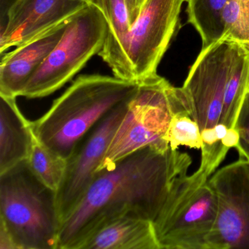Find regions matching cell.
Masks as SVG:
<instances>
[{"mask_svg": "<svg viewBox=\"0 0 249 249\" xmlns=\"http://www.w3.org/2000/svg\"><path fill=\"white\" fill-rule=\"evenodd\" d=\"M192 163L187 153L149 145L96 173L81 203L60 226L57 249H78L90 233L118 215L136 214L154 222L175 180Z\"/></svg>", "mask_w": 249, "mask_h": 249, "instance_id": "6da1fadb", "label": "cell"}, {"mask_svg": "<svg viewBox=\"0 0 249 249\" xmlns=\"http://www.w3.org/2000/svg\"><path fill=\"white\" fill-rule=\"evenodd\" d=\"M139 87L140 82L116 76L81 75L47 113L31 122L33 134L45 146L68 160L93 126L115 107L131 100Z\"/></svg>", "mask_w": 249, "mask_h": 249, "instance_id": "7a4b0ae2", "label": "cell"}, {"mask_svg": "<svg viewBox=\"0 0 249 249\" xmlns=\"http://www.w3.org/2000/svg\"><path fill=\"white\" fill-rule=\"evenodd\" d=\"M59 228L55 192L36 178L27 161L0 175V230L13 249H57Z\"/></svg>", "mask_w": 249, "mask_h": 249, "instance_id": "3957f363", "label": "cell"}, {"mask_svg": "<svg viewBox=\"0 0 249 249\" xmlns=\"http://www.w3.org/2000/svg\"><path fill=\"white\" fill-rule=\"evenodd\" d=\"M176 114L190 116L182 88L173 87L158 74L141 81L97 173L110 170L119 160L144 147L169 148L165 135Z\"/></svg>", "mask_w": 249, "mask_h": 249, "instance_id": "277c9868", "label": "cell"}, {"mask_svg": "<svg viewBox=\"0 0 249 249\" xmlns=\"http://www.w3.org/2000/svg\"><path fill=\"white\" fill-rule=\"evenodd\" d=\"M209 175L198 168L175 180L154 221L160 249H207L216 219V195L208 185Z\"/></svg>", "mask_w": 249, "mask_h": 249, "instance_id": "5b68a950", "label": "cell"}, {"mask_svg": "<svg viewBox=\"0 0 249 249\" xmlns=\"http://www.w3.org/2000/svg\"><path fill=\"white\" fill-rule=\"evenodd\" d=\"M185 0H147L120 43L103 58L113 75L141 82L157 75L168 49Z\"/></svg>", "mask_w": 249, "mask_h": 249, "instance_id": "8992f818", "label": "cell"}, {"mask_svg": "<svg viewBox=\"0 0 249 249\" xmlns=\"http://www.w3.org/2000/svg\"><path fill=\"white\" fill-rule=\"evenodd\" d=\"M108 30L104 13L88 4L70 18L62 38L30 80L21 96L42 98L62 88L92 56L100 53Z\"/></svg>", "mask_w": 249, "mask_h": 249, "instance_id": "52a82bcc", "label": "cell"}, {"mask_svg": "<svg viewBox=\"0 0 249 249\" xmlns=\"http://www.w3.org/2000/svg\"><path fill=\"white\" fill-rule=\"evenodd\" d=\"M131 100L119 105L99 121L80 141L72 155L67 160L65 177L55 193L56 209L60 226L84 199L116 130L127 112Z\"/></svg>", "mask_w": 249, "mask_h": 249, "instance_id": "ba28073f", "label": "cell"}, {"mask_svg": "<svg viewBox=\"0 0 249 249\" xmlns=\"http://www.w3.org/2000/svg\"><path fill=\"white\" fill-rule=\"evenodd\" d=\"M240 45L222 37L205 49L192 65L183 89L191 118L201 131L219 123L224 93Z\"/></svg>", "mask_w": 249, "mask_h": 249, "instance_id": "9c48e42d", "label": "cell"}, {"mask_svg": "<svg viewBox=\"0 0 249 249\" xmlns=\"http://www.w3.org/2000/svg\"><path fill=\"white\" fill-rule=\"evenodd\" d=\"M218 202L207 249H249V160H239L208 179Z\"/></svg>", "mask_w": 249, "mask_h": 249, "instance_id": "30bf717a", "label": "cell"}, {"mask_svg": "<svg viewBox=\"0 0 249 249\" xmlns=\"http://www.w3.org/2000/svg\"><path fill=\"white\" fill-rule=\"evenodd\" d=\"M87 5L86 0H18L0 37V55L68 21Z\"/></svg>", "mask_w": 249, "mask_h": 249, "instance_id": "8fae6325", "label": "cell"}, {"mask_svg": "<svg viewBox=\"0 0 249 249\" xmlns=\"http://www.w3.org/2000/svg\"><path fill=\"white\" fill-rule=\"evenodd\" d=\"M69 20L17 46L12 52L1 55L0 95L21 96L30 80L62 38Z\"/></svg>", "mask_w": 249, "mask_h": 249, "instance_id": "7c38bea8", "label": "cell"}, {"mask_svg": "<svg viewBox=\"0 0 249 249\" xmlns=\"http://www.w3.org/2000/svg\"><path fill=\"white\" fill-rule=\"evenodd\" d=\"M78 249H160V246L152 221L126 213L99 226Z\"/></svg>", "mask_w": 249, "mask_h": 249, "instance_id": "4fadbf2b", "label": "cell"}, {"mask_svg": "<svg viewBox=\"0 0 249 249\" xmlns=\"http://www.w3.org/2000/svg\"><path fill=\"white\" fill-rule=\"evenodd\" d=\"M34 134L20 111L17 97L0 95V175L27 161Z\"/></svg>", "mask_w": 249, "mask_h": 249, "instance_id": "5bb4252c", "label": "cell"}, {"mask_svg": "<svg viewBox=\"0 0 249 249\" xmlns=\"http://www.w3.org/2000/svg\"><path fill=\"white\" fill-rule=\"evenodd\" d=\"M249 51L240 46L231 65L224 93L219 123L228 129L234 128L237 115L248 92Z\"/></svg>", "mask_w": 249, "mask_h": 249, "instance_id": "9a60e30c", "label": "cell"}, {"mask_svg": "<svg viewBox=\"0 0 249 249\" xmlns=\"http://www.w3.org/2000/svg\"><path fill=\"white\" fill-rule=\"evenodd\" d=\"M228 0H187L188 22L199 33L202 49L223 37L222 13Z\"/></svg>", "mask_w": 249, "mask_h": 249, "instance_id": "2e32d148", "label": "cell"}, {"mask_svg": "<svg viewBox=\"0 0 249 249\" xmlns=\"http://www.w3.org/2000/svg\"><path fill=\"white\" fill-rule=\"evenodd\" d=\"M27 161L36 178L56 193L65 177L68 164L66 159L45 146L34 135Z\"/></svg>", "mask_w": 249, "mask_h": 249, "instance_id": "e0dca14e", "label": "cell"}, {"mask_svg": "<svg viewBox=\"0 0 249 249\" xmlns=\"http://www.w3.org/2000/svg\"><path fill=\"white\" fill-rule=\"evenodd\" d=\"M223 37L249 51V0H228L222 13Z\"/></svg>", "mask_w": 249, "mask_h": 249, "instance_id": "ac0fdd59", "label": "cell"}, {"mask_svg": "<svg viewBox=\"0 0 249 249\" xmlns=\"http://www.w3.org/2000/svg\"><path fill=\"white\" fill-rule=\"evenodd\" d=\"M104 5L109 30L104 46L98 53L102 59L120 43L131 27L126 0H104Z\"/></svg>", "mask_w": 249, "mask_h": 249, "instance_id": "d6986e66", "label": "cell"}, {"mask_svg": "<svg viewBox=\"0 0 249 249\" xmlns=\"http://www.w3.org/2000/svg\"><path fill=\"white\" fill-rule=\"evenodd\" d=\"M165 141L173 150H177L180 145L201 149L203 145L199 126L190 116L186 114L173 116Z\"/></svg>", "mask_w": 249, "mask_h": 249, "instance_id": "ffe728a7", "label": "cell"}, {"mask_svg": "<svg viewBox=\"0 0 249 249\" xmlns=\"http://www.w3.org/2000/svg\"><path fill=\"white\" fill-rule=\"evenodd\" d=\"M234 128L239 134V157L249 160V93H246Z\"/></svg>", "mask_w": 249, "mask_h": 249, "instance_id": "44dd1931", "label": "cell"}, {"mask_svg": "<svg viewBox=\"0 0 249 249\" xmlns=\"http://www.w3.org/2000/svg\"><path fill=\"white\" fill-rule=\"evenodd\" d=\"M18 0H0V37L6 31L10 13Z\"/></svg>", "mask_w": 249, "mask_h": 249, "instance_id": "7402d4cb", "label": "cell"}, {"mask_svg": "<svg viewBox=\"0 0 249 249\" xmlns=\"http://www.w3.org/2000/svg\"><path fill=\"white\" fill-rule=\"evenodd\" d=\"M147 0H126L130 25L135 22Z\"/></svg>", "mask_w": 249, "mask_h": 249, "instance_id": "603a6c76", "label": "cell"}, {"mask_svg": "<svg viewBox=\"0 0 249 249\" xmlns=\"http://www.w3.org/2000/svg\"><path fill=\"white\" fill-rule=\"evenodd\" d=\"M239 141H240V138H239L238 132L236 130L235 128H231V129H228L221 142L229 149L234 148L237 150L239 148Z\"/></svg>", "mask_w": 249, "mask_h": 249, "instance_id": "cb8c5ba5", "label": "cell"}, {"mask_svg": "<svg viewBox=\"0 0 249 249\" xmlns=\"http://www.w3.org/2000/svg\"><path fill=\"white\" fill-rule=\"evenodd\" d=\"M215 134H216L217 138L218 141H222L223 138L225 137L226 134H227V131H228V128L223 124L218 123L216 126H215Z\"/></svg>", "mask_w": 249, "mask_h": 249, "instance_id": "d4e9b609", "label": "cell"}, {"mask_svg": "<svg viewBox=\"0 0 249 249\" xmlns=\"http://www.w3.org/2000/svg\"><path fill=\"white\" fill-rule=\"evenodd\" d=\"M86 1H87V3L97 7V8L101 10L105 14L104 0H86ZM105 15H106V14H105Z\"/></svg>", "mask_w": 249, "mask_h": 249, "instance_id": "484cf974", "label": "cell"}, {"mask_svg": "<svg viewBox=\"0 0 249 249\" xmlns=\"http://www.w3.org/2000/svg\"><path fill=\"white\" fill-rule=\"evenodd\" d=\"M248 92L249 93V86H248Z\"/></svg>", "mask_w": 249, "mask_h": 249, "instance_id": "4316f807", "label": "cell"}]
</instances>
